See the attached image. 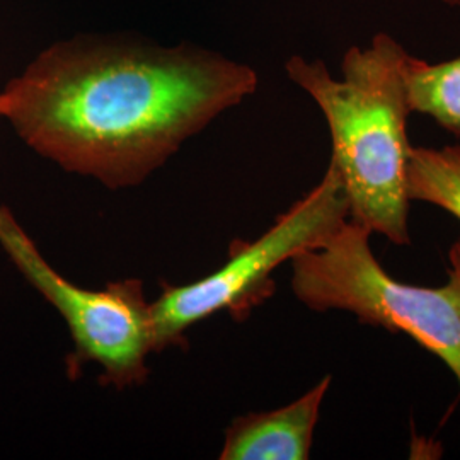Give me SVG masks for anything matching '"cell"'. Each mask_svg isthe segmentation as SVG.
<instances>
[{"label": "cell", "mask_w": 460, "mask_h": 460, "mask_svg": "<svg viewBox=\"0 0 460 460\" xmlns=\"http://www.w3.org/2000/svg\"><path fill=\"white\" fill-rule=\"evenodd\" d=\"M258 84L254 68L195 43L77 34L5 84L4 118L38 155L123 190L147 181Z\"/></svg>", "instance_id": "6da1fadb"}, {"label": "cell", "mask_w": 460, "mask_h": 460, "mask_svg": "<svg viewBox=\"0 0 460 460\" xmlns=\"http://www.w3.org/2000/svg\"><path fill=\"white\" fill-rule=\"evenodd\" d=\"M408 55L394 38L377 34L368 49L346 51L341 79H334L323 60L294 55L285 64L288 79L314 99L328 121L329 165L343 184L349 220L395 246L411 244Z\"/></svg>", "instance_id": "7a4b0ae2"}, {"label": "cell", "mask_w": 460, "mask_h": 460, "mask_svg": "<svg viewBox=\"0 0 460 460\" xmlns=\"http://www.w3.org/2000/svg\"><path fill=\"white\" fill-rule=\"evenodd\" d=\"M370 237L348 218L324 244L292 258L296 300L315 313H349L365 326L410 336L440 358L460 385V239L448 249L444 285L421 287L389 275Z\"/></svg>", "instance_id": "3957f363"}, {"label": "cell", "mask_w": 460, "mask_h": 460, "mask_svg": "<svg viewBox=\"0 0 460 460\" xmlns=\"http://www.w3.org/2000/svg\"><path fill=\"white\" fill-rule=\"evenodd\" d=\"M348 218L343 184L328 165L323 180L279 215L261 237L252 243L234 241L229 260L212 275L181 287H165L150 302L155 353L186 346V332L215 314L227 311L235 321L246 319L275 294L273 273L279 266L324 244Z\"/></svg>", "instance_id": "277c9868"}, {"label": "cell", "mask_w": 460, "mask_h": 460, "mask_svg": "<svg viewBox=\"0 0 460 460\" xmlns=\"http://www.w3.org/2000/svg\"><path fill=\"white\" fill-rule=\"evenodd\" d=\"M0 247L34 290L64 317L74 343V353L66 360L70 380L79 378L85 363H96L101 367V387L125 391L147 382V358L155 353V336L142 279L111 281L101 290L74 285L43 258L4 205Z\"/></svg>", "instance_id": "5b68a950"}, {"label": "cell", "mask_w": 460, "mask_h": 460, "mask_svg": "<svg viewBox=\"0 0 460 460\" xmlns=\"http://www.w3.org/2000/svg\"><path fill=\"white\" fill-rule=\"evenodd\" d=\"M332 377L321 378L294 402L273 411L247 412L226 428L220 460H307L321 406Z\"/></svg>", "instance_id": "8992f818"}, {"label": "cell", "mask_w": 460, "mask_h": 460, "mask_svg": "<svg viewBox=\"0 0 460 460\" xmlns=\"http://www.w3.org/2000/svg\"><path fill=\"white\" fill-rule=\"evenodd\" d=\"M404 79L412 113L429 116L438 127L460 137V57L428 64L408 55Z\"/></svg>", "instance_id": "52a82bcc"}, {"label": "cell", "mask_w": 460, "mask_h": 460, "mask_svg": "<svg viewBox=\"0 0 460 460\" xmlns=\"http://www.w3.org/2000/svg\"><path fill=\"white\" fill-rule=\"evenodd\" d=\"M406 184L411 201L438 207L460 222V146L412 147Z\"/></svg>", "instance_id": "ba28073f"}, {"label": "cell", "mask_w": 460, "mask_h": 460, "mask_svg": "<svg viewBox=\"0 0 460 460\" xmlns=\"http://www.w3.org/2000/svg\"><path fill=\"white\" fill-rule=\"evenodd\" d=\"M442 2L448 5H454V7H460V0H442Z\"/></svg>", "instance_id": "9c48e42d"}, {"label": "cell", "mask_w": 460, "mask_h": 460, "mask_svg": "<svg viewBox=\"0 0 460 460\" xmlns=\"http://www.w3.org/2000/svg\"><path fill=\"white\" fill-rule=\"evenodd\" d=\"M0 118H4V96L0 93Z\"/></svg>", "instance_id": "30bf717a"}]
</instances>
